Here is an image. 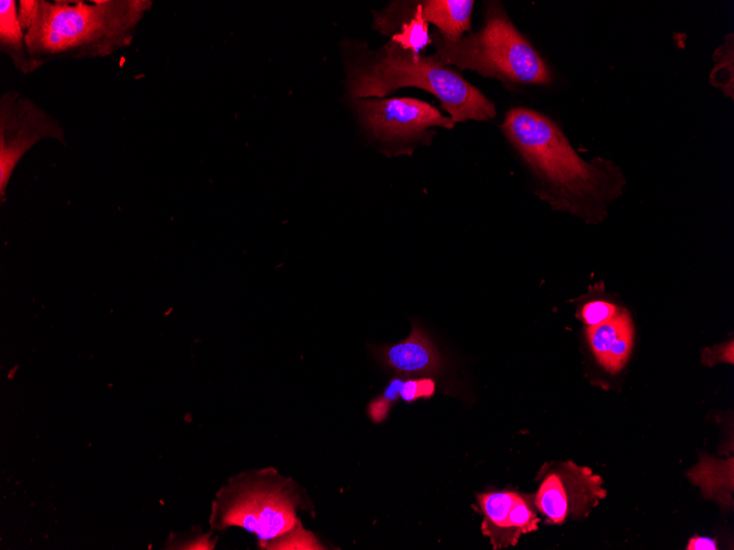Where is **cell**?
Wrapping results in <instances>:
<instances>
[{
  "mask_svg": "<svg viewBox=\"0 0 734 550\" xmlns=\"http://www.w3.org/2000/svg\"><path fill=\"white\" fill-rule=\"evenodd\" d=\"M346 85L354 99L385 97L402 87H415L435 96L455 122L488 121L496 106L478 88L437 61L390 41L377 52L357 54L346 65Z\"/></svg>",
  "mask_w": 734,
  "mask_h": 550,
  "instance_id": "3",
  "label": "cell"
},
{
  "mask_svg": "<svg viewBox=\"0 0 734 550\" xmlns=\"http://www.w3.org/2000/svg\"><path fill=\"white\" fill-rule=\"evenodd\" d=\"M437 61L474 70L505 85L544 86L553 75L545 60L514 26L500 2L488 4L485 24L456 42L434 34Z\"/></svg>",
  "mask_w": 734,
  "mask_h": 550,
  "instance_id": "4",
  "label": "cell"
},
{
  "mask_svg": "<svg viewBox=\"0 0 734 550\" xmlns=\"http://www.w3.org/2000/svg\"><path fill=\"white\" fill-rule=\"evenodd\" d=\"M688 550H715L718 549L716 542L707 537H692L687 548Z\"/></svg>",
  "mask_w": 734,
  "mask_h": 550,
  "instance_id": "22",
  "label": "cell"
},
{
  "mask_svg": "<svg viewBox=\"0 0 734 550\" xmlns=\"http://www.w3.org/2000/svg\"><path fill=\"white\" fill-rule=\"evenodd\" d=\"M541 472V484L533 496L547 524L587 517L607 496L602 478L589 467L569 460L552 463Z\"/></svg>",
  "mask_w": 734,
  "mask_h": 550,
  "instance_id": "7",
  "label": "cell"
},
{
  "mask_svg": "<svg viewBox=\"0 0 734 550\" xmlns=\"http://www.w3.org/2000/svg\"><path fill=\"white\" fill-rule=\"evenodd\" d=\"M516 493L501 491L477 495L478 505L483 515L481 531L490 539L493 549L500 548L504 524Z\"/></svg>",
  "mask_w": 734,
  "mask_h": 550,
  "instance_id": "14",
  "label": "cell"
},
{
  "mask_svg": "<svg viewBox=\"0 0 734 550\" xmlns=\"http://www.w3.org/2000/svg\"><path fill=\"white\" fill-rule=\"evenodd\" d=\"M587 339L598 363L608 372H620L632 352L634 326L627 311L619 310L607 322L586 329Z\"/></svg>",
  "mask_w": 734,
  "mask_h": 550,
  "instance_id": "10",
  "label": "cell"
},
{
  "mask_svg": "<svg viewBox=\"0 0 734 550\" xmlns=\"http://www.w3.org/2000/svg\"><path fill=\"white\" fill-rule=\"evenodd\" d=\"M353 108L371 135L389 145L427 144L434 134L430 128L455 125L430 103L413 98L354 99Z\"/></svg>",
  "mask_w": 734,
  "mask_h": 550,
  "instance_id": "6",
  "label": "cell"
},
{
  "mask_svg": "<svg viewBox=\"0 0 734 550\" xmlns=\"http://www.w3.org/2000/svg\"><path fill=\"white\" fill-rule=\"evenodd\" d=\"M300 504L298 485L274 468L245 471L216 493L210 524L218 530L241 527L256 535L259 547L267 548L300 525L296 514Z\"/></svg>",
  "mask_w": 734,
  "mask_h": 550,
  "instance_id": "5",
  "label": "cell"
},
{
  "mask_svg": "<svg viewBox=\"0 0 734 550\" xmlns=\"http://www.w3.org/2000/svg\"><path fill=\"white\" fill-rule=\"evenodd\" d=\"M391 41L415 54H421L420 52L430 43L427 23L421 15L419 4L414 9L413 16L402 24L400 32L393 34Z\"/></svg>",
  "mask_w": 734,
  "mask_h": 550,
  "instance_id": "17",
  "label": "cell"
},
{
  "mask_svg": "<svg viewBox=\"0 0 734 550\" xmlns=\"http://www.w3.org/2000/svg\"><path fill=\"white\" fill-rule=\"evenodd\" d=\"M619 311V308L607 301L596 300L582 305L579 311L581 321L587 326H594L607 322Z\"/></svg>",
  "mask_w": 734,
  "mask_h": 550,
  "instance_id": "19",
  "label": "cell"
},
{
  "mask_svg": "<svg viewBox=\"0 0 734 550\" xmlns=\"http://www.w3.org/2000/svg\"><path fill=\"white\" fill-rule=\"evenodd\" d=\"M403 381L402 378L391 379L385 391L369 403L368 414L374 422L380 423L386 418L392 404L400 397Z\"/></svg>",
  "mask_w": 734,
  "mask_h": 550,
  "instance_id": "18",
  "label": "cell"
},
{
  "mask_svg": "<svg viewBox=\"0 0 734 550\" xmlns=\"http://www.w3.org/2000/svg\"><path fill=\"white\" fill-rule=\"evenodd\" d=\"M701 361L703 364L712 367L718 362H734V343L731 339L729 343L715 345L702 350Z\"/></svg>",
  "mask_w": 734,
  "mask_h": 550,
  "instance_id": "21",
  "label": "cell"
},
{
  "mask_svg": "<svg viewBox=\"0 0 734 550\" xmlns=\"http://www.w3.org/2000/svg\"><path fill=\"white\" fill-rule=\"evenodd\" d=\"M688 476L701 489L702 495L715 501L723 509L733 507V458L722 460L703 454L690 469Z\"/></svg>",
  "mask_w": 734,
  "mask_h": 550,
  "instance_id": "11",
  "label": "cell"
},
{
  "mask_svg": "<svg viewBox=\"0 0 734 550\" xmlns=\"http://www.w3.org/2000/svg\"><path fill=\"white\" fill-rule=\"evenodd\" d=\"M500 128L537 179L542 199L588 224L607 217L625 184L615 162L585 160L552 119L529 108L509 110Z\"/></svg>",
  "mask_w": 734,
  "mask_h": 550,
  "instance_id": "1",
  "label": "cell"
},
{
  "mask_svg": "<svg viewBox=\"0 0 734 550\" xmlns=\"http://www.w3.org/2000/svg\"><path fill=\"white\" fill-rule=\"evenodd\" d=\"M536 512L533 495L516 493L504 524L499 549L515 546L522 535L535 531L540 521Z\"/></svg>",
  "mask_w": 734,
  "mask_h": 550,
  "instance_id": "15",
  "label": "cell"
},
{
  "mask_svg": "<svg viewBox=\"0 0 734 550\" xmlns=\"http://www.w3.org/2000/svg\"><path fill=\"white\" fill-rule=\"evenodd\" d=\"M376 359L403 377L440 372L443 359L425 330L412 324L410 335L402 341L372 348Z\"/></svg>",
  "mask_w": 734,
  "mask_h": 550,
  "instance_id": "9",
  "label": "cell"
},
{
  "mask_svg": "<svg viewBox=\"0 0 734 550\" xmlns=\"http://www.w3.org/2000/svg\"><path fill=\"white\" fill-rule=\"evenodd\" d=\"M423 20L438 30V35L456 42L470 32L472 0H425L418 3Z\"/></svg>",
  "mask_w": 734,
  "mask_h": 550,
  "instance_id": "12",
  "label": "cell"
},
{
  "mask_svg": "<svg viewBox=\"0 0 734 550\" xmlns=\"http://www.w3.org/2000/svg\"><path fill=\"white\" fill-rule=\"evenodd\" d=\"M18 5L14 0L0 1V46L21 72L30 74L34 69L26 50Z\"/></svg>",
  "mask_w": 734,
  "mask_h": 550,
  "instance_id": "13",
  "label": "cell"
},
{
  "mask_svg": "<svg viewBox=\"0 0 734 550\" xmlns=\"http://www.w3.org/2000/svg\"><path fill=\"white\" fill-rule=\"evenodd\" d=\"M435 392V383L432 379H408L401 384L399 395L405 402H413L418 399H429Z\"/></svg>",
  "mask_w": 734,
  "mask_h": 550,
  "instance_id": "20",
  "label": "cell"
},
{
  "mask_svg": "<svg viewBox=\"0 0 734 550\" xmlns=\"http://www.w3.org/2000/svg\"><path fill=\"white\" fill-rule=\"evenodd\" d=\"M63 124L16 91L0 98V197L4 199L11 175L24 154L37 142L53 138L65 145Z\"/></svg>",
  "mask_w": 734,
  "mask_h": 550,
  "instance_id": "8",
  "label": "cell"
},
{
  "mask_svg": "<svg viewBox=\"0 0 734 550\" xmlns=\"http://www.w3.org/2000/svg\"><path fill=\"white\" fill-rule=\"evenodd\" d=\"M714 67L709 81L720 89L724 97L734 99V35L729 33L713 53Z\"/></svg>",
  "mask_w": 734,
  "mask_h": 550,
  "instance_id": "16",
  "label": "cell"
},
{
  "mask_svg": "<svg viewBox=\"0 0 734 550\" xmlns=\"http://www.w3.org/2000/svg\"><path fill=\"white\" fill-rule=\"evenodd\" d=\"M147 0H21L19 20L33 69L62 58L105 57L131 45Z\"/></svg>",
  "mask_w": 734,
  "mask_h": 550,
  "instance_id": "2",
  "label": "cell"
}]
</instances>
